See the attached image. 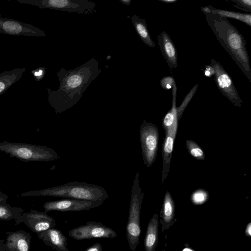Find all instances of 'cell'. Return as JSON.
<instances>
[{"mask_svg": "<svg viewBox=\"0 0 251 251\" xmlns=\"http://www.w3.org/2000/svg\"><path fill=\"white\" fill-rule=\"evenodd\" d=\"M99 60L92 57L74 69L61 68L56 73L59 85L56 90L47 88L48 101L56 113H62L80 100L90 84L101 72Z\"/></svg>", "mask_w": 251, "mask_h": 251, "instance_id": "obj_1", "label": "cell"}, {"mask_svg": "<svg viewBox=\"0 0 251 251\" xmlns=\"http://www.w3.org/2000/svg\"><path fill=\"white\" fill-rule=\"evenodd\" d=\"M204 15L218 41L251 82L250 58L243 35L227 18L212 13Z\"/></svg>", "mask_w": 251, "mask_h": 251, "instance_id": "obj_2", "label": "cell"}, {"mask_svg": "<svg viewBox=\"0 0 251 251\" xmlns=\"http://www.w3.org/2000/svg\"><path fill=\"white\" fill-rule=\"evenodd\" d=\"M21 197H55L86 201H103L108 198L105 190L101 186L84 182L73 181L67 184L41 189L32 190L19 195Z\"/></svg>", "mask_w": 251, "mask_h": 251, "instance_id": "obj_3", "label": "cell"}, {"mask_svg": "<svg viewBox=\"0 0 251 251\" xmlns=\"http://www.w3.org/2000/svg\"><path fill=\"white\" fill-rule=\"evenodd\" d=\"M0 151L24 162H49L54 161L58 158L56 151L50 148L5 140L0 142Z\"/></svg>", "mask_w": 251, "mask_h": 251, "instance_id": "obj_4", "label": "cell"}, {"mask_svg": "<svg viewBox=\"0 0 251 251\" xmlns=\"http://www.w3.org/2000/svg\"><path fill=\"white\" fill-rule=\"evenodd\" d=\"M144 197L140 187L139 172H137L132 187L126 234L129 248L135 251L139 242L141 233L140 214L141 204Z\"/></svg>", "mask_w": 251, "mask_h": 251, "instance_id": "obj_5", "label": "cell"}, {"mask_svg": "<svg viewBox=\"0 0 251 251\" xmlns=\"http://www.w3.org/2000/svg\"><path fill=\"white\" fill-rule=\"evenodd\" d=\"M40 8H48L79 14H91L96 11V3L88 0H16Z\"/></svg>", "mask_w": 251, "mask_h": 251, "instance_id": "obj_6", "label": "cell"}, {"mask_svg": "<svg viewBox=\"0 0 251 251\" xmlns=\"http://www.w3.org/2000/svg\"><path fill=\"white\" fill-rule=\"evenodd\" d=\"M142 158L144 163L151 167L154 162L158 151L159 131L157 127L144 120L139 129Z\"/></svg>", "mask_w": 251, "mask_h": 251, "instance_id": "obj_7", "label": "cell"}, {"mask_svg": "<svg viewBox=\"0 0 251 251\" xmlns=\"http://www.w3.org/2000/svg\"><path fill=\"white\" fill-rule=\"evenodd\" d=\"M210 65L214 69V80L222 95L235 106L241 107L242 100L228 74L221 64L214 59H212Z\"/></svg>", "mask_w": 251, "mask_h": 251, "instance_id": "obj_8", "label": "cell"}, {"mask_svg": "<svg viewBox=\"0 0 251 251\" xmlns=\"http://www.w3.org/2000/svg\"><path fill=\"white\" fill-rule=\"evenodd\" d=\"M68 235L73 239L79 240L97 238H114L117 234L114 230L101 223L90 221L70 230Z\"/></svg>", "mask_w": 251, "mask_h": 251, "instance_id": "obj_9", "label": "cell"}, {"mask_svg": "<svg viewBox=\"0 0 251 251\" xmlns=\"http://www.w3.org/2000/svg\"><path fill=\"white\" fill-rule=\"evenodd\" d=\"M104 201H91L74 199H65L44 203L43 208L46 213L50 211L76 212L89 210L100 206Z\"/></svg>", "mask_w": 251, "mask_h": 251, "instance_id": "obj_10", "label": "cell"}, {"mask_svg": "<svg viewBox=\"0 0 251 251\" xmlns=\"http://www.w3.org/2000/svg\"><path fill=\"white\" fill-rule=\"evenodd\" d=\"M24 223L33 232L38 234L56 226L55 220L46 212L31 209L28 212H23L15 222L17 226Z\"/></svg>", "mask_w": 251, "mask_h": 251, "instance_id": "obj_11", "label": "cell"}, {"mask_svg": "<svg viewBox=\"0 0 251 251\" xmlns=\"http://www.w3.org/2000/svg\"><path fill=\"white\" fill-rule=\"evenodd\" d=\"M0 33L16 36L45 37V32L30 24L0 17Z\"/></svg>", "mask_w": 251, "mask_h": 251, "instance_id": "obj_12", "label": "cell"}, {"mask_svg": "<svg viewBox=\"0 0 251 251\" xmlns=\"http://www.w3.org/2000/svg\"><path fill=\"white\" fill-rule=\"evenodd\" d=\"M178 120L175 121L172 127L165 132V137L162 145V158H163V169L161 177V183H163L165 179L168 176L172 153L174 148V144L177 133Z\"/></svg>", "mask_w": 251, "mask_h": 251, "instance_id": "obj_13", "label": "cell"}, {"mask_svg": "<svg viewBox=\"0 0 251 251\" xmlns=\"http://www.w3.org/2000/svg\"><path fill=\"white\" fill-rule=\"evenodd\" d=\"M157 41L162 55L172 72L173 68L176 69L177 66L178 57L176 48L170 36L165 31H162L157 37Z\"/></svg>", "mask_w": 251, "mask_h": 251, "instance_id": "obj_14", "label": "cell"}, {"mask_svg": "<svg viewBox=\"0 0 251 251\" xmlns=\"http://www.w3.org/2000/svg\"><path fill=\"white\" fill-rule=\"evenodd\" d=\"M37 235L46 245L57 251H69L67 248L68 239L60 230L52 228Z\"/></svg>", "mask_w": 251, "mask_h": 251, "instance_id": "obj_15", "label": "cell"}, {"mask_svg": "<svg viewBox=\"0 0 251 251\" xmlns=\"http://www.w3.org/2000/svg\"><path fill=\"white\" fill-rule=\"evenodd\" d=\"M5 244L10 251H28L31 240L30 234L23 230L6 232Z\"/></svg>", "mask_w": 251, "mask_h": 251, "instance_id": "obj_16", "label": "cell"}, {"mask_svg": "<svg viewBox=\"0 0 251 251\" xmlns=\"http://www.w3.org/2000/svg\"><path fill=\"white\" fill-rule=\"evenodd\" d=\"M158 220L157 214L150 220L146 230L144 246L145 251H155L158 241Z\"/></svg>", "mask_w": 251, "mask_h": 251, "instance_id": "obj_17", "label": "cell"}, {"mask_svg": "<svg viewBox=\"0 0 251 251\" xmlns=\"http://www.w3.org/2000/svg\"><path fill=\"white\" fill-rule=\"evenodd\" d=\"M25 70V68H16L0 74V96L20 79Z\"/></svg>", "mask_w": 251, "mask_h": 251, "instance_id": "obj_18", "label": "cell"}, {"mask_svg": "<svg viewBox=\"0 0 251 251\" xmlns=\"http://www.w3.org/2000/svg\"><path fill=\"white\" fill-rule=\"evenodd\" d=\"M131 19L136 32L142 42L148 46L154 48L155 45L150 36L145 20L141 19L137 14L133 15Z\"/></svg>", "mask_w": 251, "mask_h": 251, "instance_id": "obj_19", "label": "cell"}, {"mask_svg": "<svg viewBox=\"0 0 251 251\" xmlns=\"http://www.w3.org/2000/svg\"><path fill=\"white\" fill-rule=\"evenodd\" d=\"M211 13L223 18H229L240 21L249 26H251V14L217 9L211 6Z\"/></svg>", "mask_w": 251, "mask_h": 251, "instance_id": "obj_20", "label": "cell"}, {"mask_svg": "<svg viewBox=\"0 0 251 251\" xmlns=\"http://www.w3.org/2000/svg\"><path fill=\"white\" fill-rule=\"evenodd\" d=\"M24 210L21 207H13L6 202L0 204V220L17 222Z\"/></svg>", "mask_w": 251, "mask_h": 251, "instance_id": "obj_21", "label": "cell"}, {"mask_svg": "<svg viewBox=\"0 0 251 251\" xmlns=\"http://www.w3.org/2000/svg\"><path fill=\"white\" fill-rule=\"evenodd\" d=\"M175 203L170 193L167 191L163 204V218L164 222L169 223L174 218Z\"/></svg>", "mask_w": 251, "mask_h": 251, "instance_id": "obj_22", "label": "cell"}, {"mask_svg": "<svg viewBox=\"0 0 251 251\" xmlns=\"http://www.w3.org/2000/svg\"><path fill=\"white\" fill-rule=\"evenodd\" d=\"M186 148L194 158L198 160H203L205 154L201 148L195 141L188 139L185 142Z\"/></svg>", "mask_w": 251, "mask_h": 251, "instance_id": "obj_23", "label": "cell"}, {"mask_svg": "<svg viewBox=\"0 0 251 251\" xmlns=\"http://www.w3.org/2000/svg\"><path fill=\"white\" fill-rule=\"evenodd\" d=\"M209 199V193L204 189H199L194 191L191 196L192 202L200 205L205 202Z\"/></svg>", "mask_w": 251, "mask_h": 251, "instance_id": "obj_24", "label": "cell"}, {"mask_svg": "<svg viewBox=\"0 0 251 251\" xmlns=\"http://www.w3.org/2000/svg\"><path fill=\"white\" fill-rule=\"evenodd\" d=\"M234 3L232 5L237 9L251 13V0H230Z\"/></svg>", "mask_w": 251, "mask_h": 251, "instance_id": "obj_25", "label": "cell"}, {"mask_svg": "<svg viewBox=\"0 0 251 251\" xmlns=\"http://www.w3.org/2000/svg\"><path fill=\"white\" fill-rule=\"evenodd\" d=\"M175 82V80L173 77L165 76L160 80V84L163 89L168 90L173 87Z\"/></svg>", "mask_w": 251, "mask_h": 251, "instance_id": "obj_26", "label": "cell"}, {"mask_svg": "<svg viewBox=\"0 0 251 251\" xmlns=\"http://www.w3.org/2000/svg\"><path fill=\"white\" fill-rule=\"evenodd\" d=\"M46 72V68L39 67L31 71L32 75L34 77L35 80L40 81L42 79L44 76Z\"/></svg>", "mask_w": 251, "mask_h": 251, "instance_id": "obj_27", "label": "cell"}, {"mask_svg": "<svg viewBox=\"0 0 251 251\" xmlns=\"http://www.w3.org/2000/svg\"><path fill=\"white\" fill-rule=\"evenodd\" d=\"M204 75L207 77H211L214 75V69L210 65H206L204 70L203 71Z\"/></svg>", "mask_w": 251, "mask_h": 251, "instance_id": "obj_28", "label": "cell"}, {"mask_svg": "<svg viewBox=\"0 0 251 251\" xmlns=\"http://www.w3.org/2000/svg\"><path fill=\"white\" fill-rule=\"evenodd\" d=\"M86 251H102L101 245L99 243H96L88 248Z\"/></svg>", "mask_w": 251, "mask_h": 251, "instance_id": "obj_29", "label": "cell"}, {"mask_svg": "<svg viewBox=\"0 0 251 251\" xmlns=\"http://www.w3.org/2000/svg\"><path fill=\"white\" fill-rule=\"evenodd\" d=\"M0 251H10L4 242V239L0 240Z\"/></svg>", "mask_w": 251, "mask_h": 251, "instance_id": "obj_30", "label": "cell"}, {"mask_svg": "<svg viewBox=\"0 0 251 251\" xmlns=\"http://www.w3.org/2000/svg\"><path fill=\"white\" fill-rule=\"evenodd\" d=\"M8 198L9 196L7 195L0 191V204L6 202V201Z\"/></svg>", "mask_w": 251, "mask_h": 251, "instance_id": "obj_31", "label": "cell"}, {"mask_svg": "<svg viewBox=\"0 0 251 251\" xmlns=\"http://www.w3.org/2000/svg\"><path fill=\"white\" fill-rule=\"evenodd\" d=\"M211 6H204V7H201V9L202 12L204 13V14H209L211 13Z\"/></svg>", "mask_w": 251, "mask_h": 251, "instance_id": "obj_32", "label": "cell"}, {"mask_svg": "<svg viewBox=\"0 0 251 251\" xmlns=\"http://www.w3.org/2000/svg\"><path fill=\"white\" fill-rule=\"evenodd\" d=\"M251 223H250L247 226L246 229V233L248 236H250L251 235Z\"/></svg>", "mask_w": 251, "mask_h": 251, "instance_id": "obj_33", "label": "cell"}, {"mask_svg": "<svg viewBox=\"0 0 251 251\" xmlns=\"http://www.w3.org/2000/svg\"><path fill=\"white\" fill-rule=\"evenodd\" d=\"M159 1L166 3H171L175 2L177 1V0H158Z\"/></svg>", "mask_w": 251, "mask_h": 251, "instance_id": "obj_34", "label": "cell"}, {"mask_svg": "<svg viewBox=\"0 0 251 251\" xmlns=\"http://www.w3.org/2000/svg\"><path fill=\"white\" fill-rule=\"evenodd\" d=\"M120 1L124 4L129 5L131 1L130 0H120Z\"/></svg>", "mask_w": 251, "mask_h": 251, "instance_id": "obj_35", "label": "cell"}, {"mask_svg": "<svg viewBox=\"0 0 251 251\" xmlns=\"http://www.w3.org/2000/svg\"></svg>", "mask_w": 251, "mask_h": 251, "instance_id": "obj_36", "label": "cell"}]
</instances>
